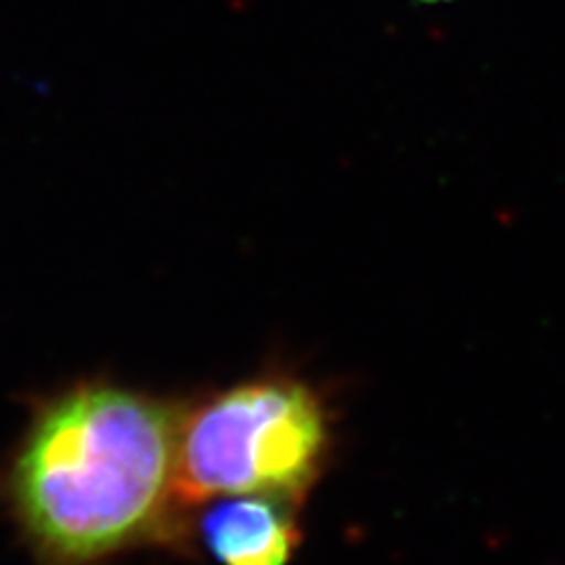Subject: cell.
Instances as JSON below:
<instances>
[{
    "label": "cell",
    "instance_id": "6da1fadb",
    "mask_svg": "<svg viewBox=\"0 0 565 565\" xmlns=\"http://www.w3.org/2000/svg\"><path fill=\"white\" fill-rule=\"evenodd\" d=\"M182 403L83 382L33 417L8 498L41 565H104L186 542L177 490Z\"/></svg>",
    "mask_w": 565,
    "mask_h": 565
},
{
    "label": "cell",
    "instance_id": "3957f363",
    "mask_svg": "<svg viewBox=\"0 0 565 565\" xmlns=\"http://www.w3.org/2000/svg\"><path fill=\"white\" fill-rule=\"evenodd\" d=\"M196 533L220 565H290L302 544L299 507L271 494L210 500Z\"/></svg>",
    "mask_w": 565,
    "mask_h": 565
},
{
    "label": "cell",
    "instance_id": "277c9868",
    "mask_svg": "<svg viewBox=\"0 0 565 565\" xmlns=\"http://www.w3.org/2000/svg\"><path fill=\"white\" fill-rule=\"evenodd\" d=\"M422 3H448V0H422Z\"/></svg>",
    "mask_w": 565,
    "mask_h": 565
},
{
    "label": "cell",
    "instance_id": "7a4b0ae2",
    "mask_svg": "<svg viewBox=\"0 0 565 565\" xmlns=\"http://www.w3.org/2000/svg\"><path fill=\"white\" fill-rule=\"evenodd\" d=\"M330 450V413L313 386L288 375L243 380L182 408L177 490L186 509L224 494L302 507Z\"/></svg>",
    "mask_w": 565,
    "mask_h": 565
}]
</instances>
